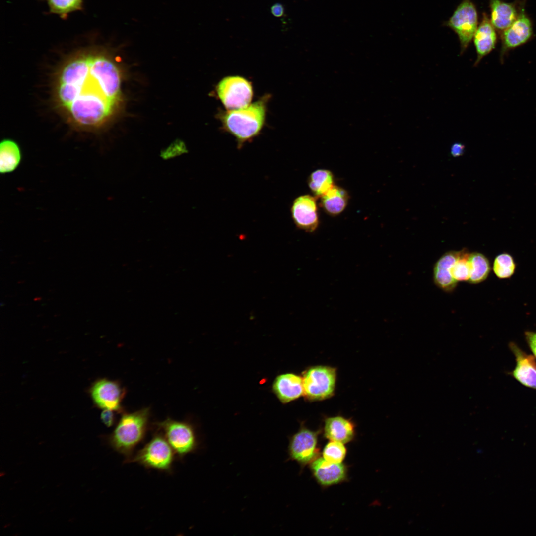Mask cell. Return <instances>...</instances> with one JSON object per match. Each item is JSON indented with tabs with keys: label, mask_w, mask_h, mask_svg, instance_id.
<instances>
[{
	"label": "cell",
	"mask_w": 536,
	"mask_h": 536,
	"mask_svg": "<svg viewBox=\"0 0 536 536\" xmlns=\"http://www.w3.org/2000/svg\"><path fill=\"white\" fill-rule=\"evenodd\" d=\"M470 277L468 281L472 284H478L485 281L489 275L491 266L488 258L479 252L470 253Z\"/></svg>",
	"instance_id": "22"
},
{
	"label": "cell",
	"mask_w": 536,
	"mask_h": 536,
	"mask_svg": "<svg viewBox=\"0 0 536 536\" xmlns=\"http://www.w3.org/2000/svg\"><path fill=\"white\" fill-rule=\"evenodd\" d=\"M150 417L149 407L122 413L115 428L109 436L108 442L113 449L125 457L124 461L132 457L135 447L145 438Z\"/></svg>",
	"instance_id": "3"
},
{
	"label": "cell",
	"mask_w": 536,
	"mask_h": 536,
	"mask_svg": "<svg viewBox=\"0 0 536 536\" xmlns=\"http://www.w3.org/2000/svg\"><path fill=\"white\" fill-rule=\"evenodd\" d=\"M469 255L470 253L465 248L458 251L457 258L450 268V273L457 282H468L469 279Z\"/></svg>",
	"instance_id": "25"
},
{
	"label": "cell",
	"mask_w": 536,
	"mask_h": 536,
	"mask_svg": "<svg viewBox=\"0 0 536 536\" xmlns=\"http://www.w3.org/2000/svg\"><path fill=\"white\" fill-rule=\"evenodd\" d=\"M457 35L462 54L471 43L478 26V13L471 0H463L445 22Z\"/></svg>",
	"instance_id": "8"
},
{
	"label": "cell",
	"mask_w": 536,
	"mask_h": 536,
	"mask_svg": "<svg viewBox=\"0 0 536 536\" xmlns=\"http://www.w3.org/2000/svg\"><path fill=\"white\" fill-rule=\"evenodd\" d=\"M490 20L500 33L510 26L517 19L524 3L507 2L502 0H489Z\"/></svg>",
	"instance_id": "16"
},
{
	"label": "cell",
	"mask_w": 536,
	"mask_h": 536,
	"mask_svg": "<svg viewBox=\"0 0 536 536\" xmlns=\"http://www.w3.org/2000/svg\"><path fill=\"white\" fill-rule=\"evenodd\" d=\"M50 12L65 19L73 12L83 9V0H47Z\"/></svg>",
	"instance_id": "26"
},
{
	"label": "cell",
	"mask_w": 536,
	"mask_h": 536,
	"mask_svg": "<svg viewBox=\"0 0 536 536\" xmlns=\"http://www.w3.org/2000/svg\"><path fill=\"white\" fill-rule=\"evenodd\" d=\"M496 31L489 17L485 13H483L473 38L477 56L474 63V67H476L482 59L495 48L498 41Z\"/></svg>",
	"instance_id": "15"
},
{
	"label": "cell",
	"mask_w": 536,
	"mask_h": 536,
	"mask_svg": "<svg viewBox=\"0 0 536 536\" xmlns=\"http://www.w3.org/2000/svg\"><path fill=\"white\" fill-rule=\"evenodd\" d=\"M465 148L464 144L459 142L455 143L451 147V154L454 157L461 156L464 153Z\"/></svg>",
	"instance_id": "30"
},
{
	"label": "cell",
	"mask_w": 536,
	"mask_h": 536,
	"mask_svg": "<svg viewBox=\"0 0 536 536\" xmlns=\"http://www.w3.org/2000/svg\"><path fill=\"white\" fill-rule=\"evenodd\" d=\"M121 78L106 56L89 51L68 62L59 79L61 105L79 124L98 125L112 113L120 95Z\"/></svg>",
	"instance_id": "1"
},
{
	"label": "cell",
	"mask_w": 536,
	"mask_h": 536,
	"mask_svg": "<svg viewBox=\"0 0 536 536\" xmlns=\"http://www.w3.org/2000/svg\"><path fill=\"white\" fill-rule=\"evenodd\" d=\"M323 434L330 441L347 443L355 437V425L350 419L341 416L326 417L324 420Z\"/></svg>",
	"instance_id": "17"
},
{
	"label": "cell",
	"mask_w": 536,
	"mask_h": 536,
	"mask_svg": "<svg viewBox=\"0 0 536 536\" xmlns=\"http://www.w3.org/2000/svg\"><path fill=\"white\" fill-rule=\"evenodd\" d=\"M316 198L310 195H301L294 200L291 205L294 223L298 228L306 232L314 231L319 225Z\"/></svg>",
	"instance_id": "12"
},
{
	"label": "cell",
	"mask_w": 536,
	"mask_h": 536,
	"mask_svg": "<svg viewBox=\"0 0 536 536\" xmlns=\"http://www.w3.org/2000/svg\"><path fill=\"white\" fill-rule=\"evenodd\" d=\"M154 425L157 430L163 435L177 457L182 459L198 449V439L190 423L167 418L156 422Z\"/></svg>",
	"instance_id": "5"
},
{
	"label": "cell",
	"mask_w": 536,
	"mask_h": 536,
	"mask_svg": "<svg viewBox=\"0 0 536 536\" xmlns=\"http://www.w3.org/2000/svg\"><path fill=\"white\" fill-rule=\"evenodd\" d=\"M310 468L314 477L322 487L337 484L347 479V467L342 463H331L318 457L310 464Z\"/></svg>",
	"instance_id": "13"
},
{
	"label": "cell",
	"mask_w": 536,
	"mask_h": 536,
	"mask_svg": "<svg viewBox=\"0 0 536 536\" xmlns=\"http://www.w3.org/2000/svg\"><path fill=\"white\" fill-rule=\"evenodd\" d=\"M269 99L270 95L266 94L246 107L218 112L217 116L223 130L235 137L238 148L261 132Z\"/></svg>",
	"instance_id": "2"
},
{
	"label": "cell",
	"mask_w": 536,
	"mask_h": 536,
	"mask_svg": "<svg viewBox=\"0 0 536 536\" xmlns=\"http://www.w3.org/2000/svg\"><path fill=\"white\" fill-rule=\"evenodd\" d=\"M524 335L528 346L536 359V332L527 331Z\"/></svg>",
	"instance_id": "29"
},
{
	"label": "cell",
	"mask_w": 536,
	"mask_h": 536,
	"mask_svg": "<svg viewBox=\"0 0 536 536\" xmlns=\"http://www.w3.org/2000/svg\"><path fill=\"white\" fill-rule=\"evenodd\" d=\"M22 153L18 144L10 139L2 140L0 144V172L5 174L14 171L19 166Z\"/></svg>",
	"instance_id": "21"
},
{
	"label": "cell",
	"mask_w": 536,
	"mask_h": 536,
	"mask_svg": "<svg viewBox=\"0 0 536 536\" xmlns=\"http://www.w3.org/2000/svg\"><path fill=\"white\" fill-rule=\"evenodd\" d=\"M347 450L344 444L339 442L330 441L324 447L323 457L326 461L335 463H340L346 455Z\"/></svg>",
	"instance_id": "27"
},
{
	"label": "cell",
	"mask_w": 536,
	"mask_h": 536,
	"mask_svg": "<svg viewBox=\"0 0 536 536\" xmlns=\"http://www.w3.org/2000/svg\"><path fill=\"white\" fill-rule=\"evenodd\" d=\"M458 255V251H448L438 260L434 265V283L445 292L452 291L457 286V282L450 273V268L456 260Z\"/></svg>",
	"instance_id": "19"
},
{
	"label": "cell",
	"mask_w": 536,
	"mask_h": 536,
	"mask_svg": "<svg viewBox=\"0 0 536 536\" xmlns=\"http://www.w3.org/2000/svg\"><path fill=\"white\" fill-rule=\"evenodd\" d=\"M336 369L327 365L310 367L302 377L303 395L310 401L329 399L334 395L336 381Z\"/></svg>",
	"instance_id": "6"
},
{
	"label": "cell",
	"mask_w": 536,
	"mask_h": 536,
	"mask_svg": "<svg viewBox=\"0 0 536 536\" xmlns=\"http://www.w3.org/2000/svg\"><path fill=\"white\" fill-rule=\"evenodd\" d=\"M115 411L109 409H103L100 415V418L103 424L107 427L113 426L115 422Z\"/></svg>",
	"instance_id": "28"
},
{
	"label": "cell",
	"mask_w": 536,
	"mask_h": 536,
	"mask_svg": "<svg viewBox=\"0 0 536 536\" xmlns=\"http://www.w3.org/2000/svg\"><path fill=\"white\" fill-rule=\"evenodd\" d=\"M524 8L523 4L517 19L499 33L501 39L499 60L501 64L511 50L525 44L533 36V23Z\"/></svg>",
	"instance_id": "10"
},
{
	"label": "cell",
	"mask_w": 536,
	"mask_h": 536,
	"mask_svg": "<svg viewBox=\"0 0 536 536\" xmlns=\"http://www.w3.org/2000/svg\"><path fill=\"white\" fill-rule=\"evenodd\" d=\"M308 186L316 198H321L334 185V175L327 169L313 171L308 179Z\"/></svg>",
	"instance_id": "23"
},
{
	"label": "cell",
	"mask_w": 536,
	"mask_h": 536,
	"mask_svg": "<svg viewBox=\"0 0 536 536\" xmlns=\"http://www.w3.org/2000/svg\"><path fill=\"white\" fill-rule=\"evenodd\" d=\"M272 388L282 403H288L303 395L302 377L293 373L280 375L275 379Z\"/></svg>",
	"instance_id": "18"
},
{
	"label": "cell",
	"mask_w": 536,
	"mask_h": 536,
	"mask_svg": "<svg viewBox=\"0 0 536 536\" xmlns=\"http://www.w3.org/2000/svg\"><path fill=\"white\" fill-rule=\"evenodd\" d=\"M215 94L226 110L243 108L250 104L254 95L252 83L239 75L227 76L215 86Z\"/></svg>",
	"instance_id": "7"
},
{
	"label": "cell",
	"mask_w": 536,
	"mask_h": 536,
	"mask_svg": "<svg viewBox=\"0 0 536 536\" xmlns=\"http://www.w3.org/2000/svg\"><path fill=\"white\" fill-rule=\"evenodd\" d=\"M516 264L513 256L508 253L498 254L494 259L493 270L499 279H508L514 274Z\"/></svg>",
	"instance_id": "24"
},
{
	"label": "cell",
	"mask_w": 536,
	"mask_h": 536,
	"mask_svg": "<svg viewBox=\"0 0 536 536\" xmlns=\"http://www.w3.org/2000/svg\"><path fill=\"white\" fill-rule=\"evenodd\" d=\"M516 359V366L511 374L522 385L536 390V362L534 357L527 354L514 342L509 344Z\"/></svg>",
	"instance_id": "14"
},
{
	"label": "cell",
	"mask_w": 536,
	"mask_h": 536,
	"mask_svg": "<svg viewBox=\"0 0 536 536\" xmlns=\"http://www.w3.org/2000/svg\"><path fill=\"white\" fill-rule=\"evenodd\" d=\"M319 430L312 431L301 424L296 433L289 439V459L297 462L301 468L310 464L319 456L318 447Z\"/></svg>",
	"instance_id": "9"
},
{
	"label": "cell",
	"mask_w": 536,
	"mask_h": 536,
	"mask_svg": "<svg viewBox=\"0 0 536 536\" xmlns=\"http://www.w3.org/2000/svg\"><path fill=\"white\" fill-rule=\"evenodd\" d=\"M90 394L97 407L117 413L124 412L122 402L126 390L119 382L106 378L100 379L92 384Z\"/></svg>",
	"instance_id": "11"
},
{
	"label": "cell",
	"mask_w": 536,
	"mask_h": 536,
	"mask_svg": "<svg viewBox=\"0 0 536 536\" xmlns=\"http://www.w3.org/2000/svg\"><path fill=\"white\" fill-rule=\"evenodd\" d=\"M349 198V194L345 189L334 185L321 197L320 204L327 214L335 216L344 211Z\"/></svg>",
	"instance_id": "20"
},
{
	"label": "cell",
	"mask_w": 536,
	"mask_h": 536,
	"mask_svg": "<svg viewBox=\"0 0 536 536\" xmlns=\"http://www.w3.org/2000/svg\"><path fill=\"white\" fill-rule=\"evenodd\" d=\"M175 455L163 435L157 431L141 449L124 463H137L147 469L171 473Z\"/></svg>",
	"instance_id": "4"
},
{
	"label": "cell",
	"mask_w": 536,
	"mask_h": 536,
	"mask_svg": "<svg viewBox=\"0 0 536 536\" xmlns=\"http://www.w3.org/2000/svg\"><path fill=\"white\" fill-rule=\"evenodd\" d=\"M270 12L274 16L281 17L285 13V8L281 3H276L271 6Z\"/></svg>",
	"instance_id": "31"
}]
</instances>
